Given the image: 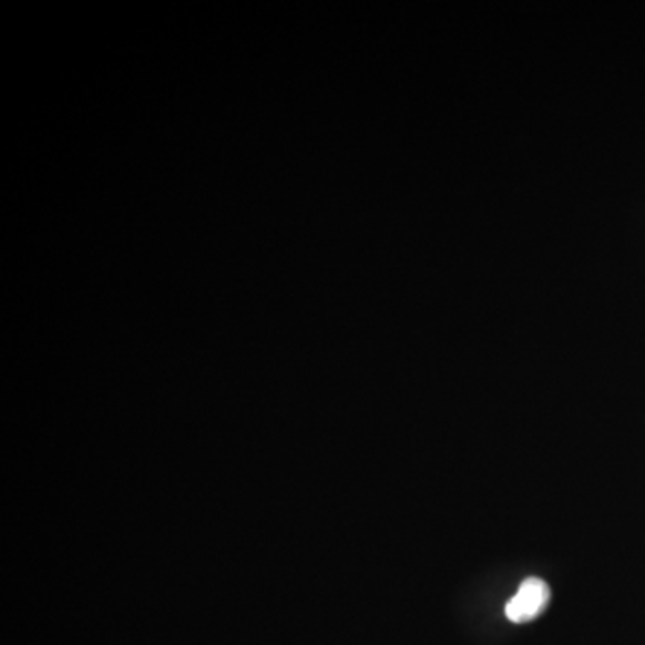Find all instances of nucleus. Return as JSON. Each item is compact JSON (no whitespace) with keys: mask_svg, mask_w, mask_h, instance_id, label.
<instances>
[{"mask_svg":"<svg viewBox=\"0 0 645 645\" xmlns=\"http://www.w3.org/2000/svg\"><path fill=\"white\" fill-rule=\"evenodd\" d=\"M549 598H551V590L547 583L538 577H529L520 585L514 597L505 604V617L514 624L534 621L547 606Z\"/></svg>","mask_w":645,"mask_h":645,"instance_id":"nucleus-1","label":"nucleus"}]
</instances>
